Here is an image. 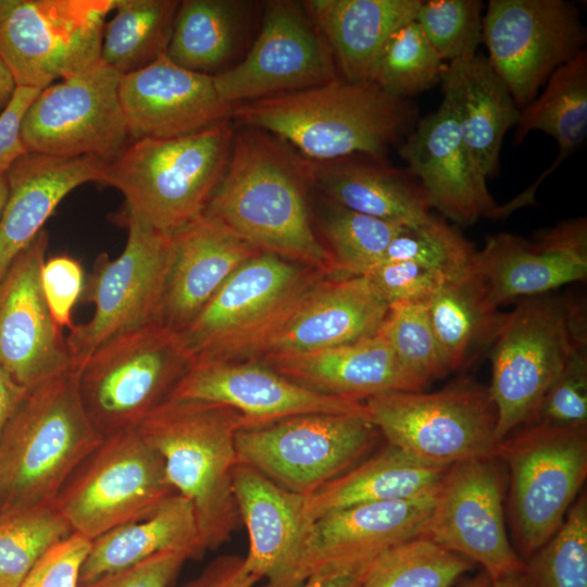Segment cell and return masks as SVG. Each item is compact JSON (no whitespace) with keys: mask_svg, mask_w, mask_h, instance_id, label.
Returning a JSON list of instances; mask_svg holds the SVG:
<instances>
[{"mask_svg":"<svg viewBox=\"0 0 587 587\" xmlns=\"http://www.w3.org/2000/svg\"><path fill=\"white\" fill-rule=\"evenodd\" d=\"M422 0H308L302 5L329 46L340 76L371 80L388 37L415 18Z\"/></svg>","mask_w":587,"mask_h":587,"instance_id":"obj_32","label":"cell"},{"mask_svg":"<svg viewBox=\"0 0 587 587\" xmlns=\"http://www.w3.org/2000/svg\"><path fill=\"white\" fill-rule=\"evenodd\" d=\"M302 161L310 184L345 208L404 227L432 215L430 201L417 178L385 159L354 154L326 162Z\"/></svg>","mask_w":587,"mask_h":587,"instance_id":"obj_30","label":"cell"},{"mask_svg":"<svg viewBox=\"0 0 587 587\" xmlns=\"http://www.w3.org/2000/svg\"><path fill=\"white\" fill-rule=\"evenodd\" d=\"M9 196V184L5 174H0V220Z\"/></svg>","mask_w":587,"mask_h":587,"instance_id":"obj_59","label":"cell"},{"mask_svg":"<svg viewBox=\"0 0 587 587\" xmlns=\"http://www.w3.org/2000/svg\"><path fill=\"white\" fill-rule=\"evenodd\" d=\"M446 66L414 18L385 41L371 82L390 96L408 99L440 83Z\"/></svg>","mask_w":587,"mask_h":587,"instance_id":"obj_41","label":"cell"},{"mask_svg":"<svg viewBox=\"0 0 587 587\" xmlns=\"http://www.w3.org/2000/svg\"><path fill=\"white\" fill-rule=\"evenodd\" d=\"M232 118L294 147L302 159L326 162L354 154L385 159L417 123L407 99L371 80L339 77L324 85L237 104Z\"/></svg>","mask_w":587,"mask_h":587,"instance_id":"obj_2","label":"cell"},{"mask_svg":"<svg viewBox=\"0 0 587 587\" xmlns=\"http://www.w3.org/2000/svg\"><path fill=\"white\" fill-rule=\"evenodd\" d=\"M242 2L184 0L176 12L166 57L175 64L209 74L226 62L240 26Z\"/></svg>","mask_w":587,"mask_h":587,"instance_id":"obj_38","label":"cell"},{"mask_svg":"<svg viewBox=\"0 0 587 587\" xmlns=\"http://www.w3.org/2000/svg\"><path fill=\"white\" fill-rule=\"evenodd\" d=\"M173 240L162 322L182 332L226 279L260 251L207 214L173 234Z\"/></svg>","mask_w":587,"mask_h":587,"instance_id":"obj_26","label":"cell"},{"mask_svg":"<svg viewBox=\"0 0 587 587\" xmlns=\"http://www.w3.org/2000/svg\"><path fill=\"white\" fill-rule=\"evenodd\" d=\"M48 245L42 228L0 279V366L26 390L75 367L41 289Z\"/></svg>","mask_w":587,"mask_h":587,"instance_id":"obj_20","label":"cell"},{"mask_svg":"<svg viewBox=\"0 0 587 587\" xmlns=\"http://www.w3.org/2000/svg\"><path fill=\"white\" fill-rule=\"evenodd\" d=\"M341 77L333 52L302 3L265 4L262 27L246 58L213 75L220 98L243 103Z\"/></svg>","mask_w":587,"mask_h":587,"instance_id":"obj_18","label":"cell"},{"mask_svg":"<svg viewBox=\"0 0 587 587\" xmlns=\"http://www.w3.org/2000/svg\"><path fill=\"white\" fill-rule=\"evenodd\" d=\"M117 0H0V57L21 87L42 90L101 61Z\"/></svg>","mask_w":587,"mask_h":587,"instance_id":"obj_14","label":"cell"},{"mask_svg":"<svg viewBox=\"0 0 587 587\" xmlns=\"http://www.w3.org/2000/svg\"><path fill=\"white\" fill-rule=\"evenodd\" d=\"M363 402L388 445L432 465L491 457L497 445V411L488 387L470 378L432 392L394 391Z\"/></svg>","mask_w":587,"mask_h":587,"instance_id":"obj_10","label":"cell"},{"mask_svg":"<svg viewBox=\"0 0 587 587\" xmlns=\"http://www.w3.org/2000/svg\"><path fill=\"white\" fill-rule=\"evenodd\" d=\"M483 11L480 0H422L415 22L439 58L450 63L478 53Z\"/></svg>","mask_w":587,"mask_h":587,"instance_id":"obj_46","label":"cell"},{"mask_svg":"<svg viewBox=\"0 0 587 587\" xmlns=\"http://www.w3.org/2000/svg\"><path fill=\"white\" fill-rule=\"evenodd\" d=\"M482 42L490 65L523 109L558 67L585 49L586 30L569 1L489 0Z\"/></svg>","mask_w":587,"mask_h":587,"instance_id":"obj_16","label":"cell"},{"mask_svg":"<svg viewBox=\"0 0 587 587\" xmlns=\"http://www.w3.org/2000/svg\"><path fill=\"white\" fill-rule=\"evenodd\" d=\"M121 77L99 61L40 90L21 123L27 152L114 158L130 140L118 96Z\"/></svg>","mask_w":587,"mask_h":587,"instance_id":"obj_15","label":"cell"},{"mask_svg":"<svg viewBox=\"0 0 587 587\" xmlns=\"http://www.w3.org/2000/svg\"><path fill=\"white\" fill-rule=\"evenodd\" d=\"M371 563L353 571L329 572L313 575L304 580L299 587H360Z\"/></svg>","mask_w":587,"mask_h":587,"instance_id":"obj_54","label":"cell"},{"mask_svg":"<svg viewBox=\"0 0 587 587\" xmlns=\"http://www.w3.org/2000/svg\"><path fill=\"white\" fill-rule=\"evenodd\" d=\"M426 307L451 372L471 366L492 348L507 315L470 270L446 280Z\"/></svg>","mask_w":587,"mask_h":587,"instance_id":"obj_35","label":"cell"},{"mask_svg":"<svg viewBox=\"0 0 587 587\" xmlns=\"http://www.w3.org/2000/svg\"><path fill=\"white\" fill-rule=\"evenodd\" d=\"M261 578L246 565L245 557L221 555L193 579L179 587H253Z\"/></svg>","mask_w":587,"mask_h":587,"instance_id":"obj_53","label":"cell"},{"mask_svg":"<svg viewBox=\"0 0 587 587\" xmlns=\"http://www.w3.org/2000/svg\"><path fill=\"white\" fill-rule=\"evenodd\" d=\"M174 494L161 455L132 429L104 437L53 503L74 533L92 540L150 516Z\"/></svg>","mask_w":587,"mask_h":587,"instance_id":"obj_13","label":"cell"},{"mask_svg":"<svg viewBox=\"0 0 587 587\" xmlns=\"http://www.w3.org/2000/svg\"><path fill=\"white\" fill-rule=\"evenodd\" d=\"M461 587H492V579L487 573L482 571L479 574L466 580Z\"/></svg>","mask_w":587,"mask_h":587,"instance_id":"obj_58","label":"cell"},{"mask_svg":"<svg viewBox=\"0 0 587 587\" xmlns=\"http://www.w3.org/2000/svg\"><path fill=\"white\" fill-rule=\"evenodd\" d=\"M187 560L184 551L165 550L78 587H168Z\"/></svg>","mask_w":587,"mask_h":587,"instance_id":"obj_51","label":"cell"},{"mask_svg":"<svg viewBox=\"0 0 587 587\" xmlns=\"http://www.w3.org/2000/svg\"><path fill=\"white\" fill-rule=\"evenodd\" d=\"M40 284L54 323L61 329L66 327L70 330L74 326L73 309L84 291L83 266L67 254L50 257L41 266Z\"/></svg>","mask_w":587,"mask_h":587,"instance_id":"obj_49","label":"cell"},{"mask_svg":"<svg viewBox=\"0 0 587 587\" xmlns=\"http://www.w3.org/2000/svg\"><path fill=\"white\" fill-rule=\"evenodd\" d=\"M440 83L475 164L486 178L494 176L504 135L516 125L521 109L482 53L448 63Z\"/></svg>","mask_w":587,"mask_h":587,"instance_id":"obj_31","label":"cell"},{"mask_svg":"<svg viewBox=\"0 0 587 587\" xmlns=\"http://www.w3.org/2000/svg\"><path fill=\"white\" fill-rule=\"evenodd\" d=\"M475 251L460 232L430 215L415 226L404 227L391 240L379 263L412 261L451 279L469 270Z\"/></svg>","mask_w":587,"mask_h":587,"instance_id":"obj_45","label":"cell"},{"mask_svg":"<svg viewBox=\"0 0 587 587\" xmlns=\"http://www.w3.org/2000/svg\"><path fill=\"white\" fill-rule=\"evenodd\" d=\"M73 367L28 389L0 435V512L54 502L101 444Z\"/></svg>","mask_w":587,"mask_h":587,"instance_id":"obj_4","label":"cell"},{"mask_svg":"<svg viewBox=\"0 0 587 587\" xmlns=\"http://www.w3.org/2000/svg\"><path fill=\"white\" fill-rule=\"evenodd\" d=\"M587 344L583 300L545 294L521 299L507 313L490 349L489 394L497 411V444L535 422L541 401L571 353Z\"/></svg>","mask_w":587,"mask_h":587,"instance_id":"obj_6","label":"cell"},{"mask_svg":"<svg viewBox=\"0 0 587 587\" xmlns=\"http://www.w3.org/2000/svg\"><path fill=\"white\" fill-rule=\"evenodd\" d=\"M469 270L501 307L549 294L587 277V220L579 216L540 232L534 240L511 233L489 236Z\"/></svg>","mask_w":587,"mask_h":587,"instance_id":"obj_22","label":"cell"},{"mask_svg":"<svg viewBox=\"0 0 587 587\" xmlns=\"http://www.w3.org/2000/svg\"><path fill=\"white\" fill-rule=\"evenodd\" d=\"M449 467L422 462L388 445L305 497L309 521L355 504L411 499L435 490Z\"/></svg>","mask_w":587,"mask_h":587,"instance_id":"obj_34","label":"cell"},{"mask_svg":"<svg viewBox=\"0 0 587 587\" xmlns=\"http://www.w3.org/2000/svg\"><path fill=\"white\" fill-rule=\"evenodd\" d=\"M509 472L514 548L525 561L559 529L587 476V425L535 422L492 452Z\"/></svg>","mask_w":587,"mask_h":587,"instance_id":"obj_9","label":"cell"},{"mask_svg":"<svg viewBox=\"0 0 587 587\" xmlns=\"http://www.w3.org/2000/svg\"><path fill=\"white\" fill-rule=\"evenodd\" d=\"M473 567L466 558L416 537L378 555L360 587H451Z\"/></svg>","mask_w":587,"mask_h":587,"instance_id":"obj_40","label":"cell"},{"mask_svg":"<svg viewBox=\"0 0 587 587\" xmlns=\"http://www.w3.org/2000/svg\"><path fill=\"white\" fill-rule=\"evenodd\" d=\"M118 96L130 141L189 135L232 118L237 107L220 98L213 75L184 68L166 53L122 75Z\"/></svg>","mask_w":587,"mask_h":587,"instance_id":"obj_23","label":"cell"},{"mask_svg":"<svg viewBox=\"0 0 587 587\" xmlns=\"http://www.w3.org/2000/svg\"><path fill=\"white\" fill-rule=\"evenodd\" d=\"M89 547V539L73 533L37 562L21 587H78Z\"/></svg>","mask_w":587,"mask_h":587,"instance_id":"obj_50","label":"cell"},{"mask_svg":"<svg viewBox=\"0 0 587 587\" xmlns=\"http://www.w3.org/2000/svg\"><path fill=\"white\" fill-rule=\"evenodd\" d=\"M179 2L117 0L103 28L101 61L127 75L165 54Z\"/></svg>","mask_w":587,"mask_h":587,"instance_id":"obj_37","label":"cell"},{"mask_svg":"<svg viewBox=\"0 0 587 587\" xmlns=\"http://www.w3.org/2000/svg\"><path fill=\"white\" fill-rule=\"evenodd\" d=\"M26 391L0 366V435Z\"/></svg>","mask_w":587,"mask_h":587,"instance_id":"obj_55","label":"cell"},{"mask_svg":"<svg viewBox=\"0 0 587 587\" xmlns=\"http://www.w3.org/2000/svg\"><path fill=\"white\" fill-rule=\"evenodd\" d=\"M128 229L122 253H100L85 280L82 299L95 305L92 317L65 338L75 367L109 339L162 322L166 278L174 252L173 235L123 213Z\"/></svg>","mask_w":587,"mask_h":587,"instance_id":"obj_11","label":"cell"},{"mask_svg":"<svg viewBox=\"0 0 587 587\" xmlns=\"http://www.w3.org/2000/svg\"><path fill=\"white\" fill-rule=\"evenodd\" d=\"M533 587H587V497L580 495L554 535L525 561Z\"/></svg>","mask_w":587,"mask_h":587,"instance_id":"obj_44","label":"cell"},{"mask_svg":"<svg viewBox=\"0 0 587 587\" xmlns=\"http://www.w3.org/2000/svg\"><path fill=\"white\" fill-rule=\"evenodd\" d=\"M535 422L559 426L587 425V344L571 353L545 395Z\"/></svg>","mask_w":587,"mask_h":587,"instance_id":"obj_47","label":"cell"},{"mask_svg":"<svg viewBox=\"0 0 587 587\" xmlns=\"http://www.w3.org/2000/svg\"><path fill=\"white\" fill-rule=\"evenodd\" d=\"M241 426V415L227 405L167 398L137 427L161 455L175 491L191 502L205 551L226 542L240 521L233 477Z\"/></svg>","mask_w":587,"mask_h":587,"instance_id":"obj_3","label":"cell"},{"mask_svg":"<svg viewBox=\"0 0 587 587\" xmlns=\"http://www.w3.org/2000/svg\"><path fill=\"white\" fill-rule=\"evenodd\" d=\"M379 432L365 412L309 413L237 430L238 463L308 497L353 467Z\"/></svg>","mask_w":587,"mask_h":587,"instance_id":"obj_12","label":"cell"},{"mask_svg":"<svg viewBox=\"0 0 587 587\" xmlns=\"http://www.w3.org/2000/svg\"><path fill=\"white\" fill-rule=\"evenodd\" d=\"M332 272L260 252L240 265L180 333L195 360H249Z\"/></svg>","mask_w":587,"mask_h":587,"instance_id":"obj_7","label":"cell"},{"mask_svg":"<svg viewBox=\"0 0 587 587\" xmlns=\"http://www.w3.org/2000/svg\"><path fill=\"white\" fill-rule=\"evenodd\" d=\"M16 88L17 84L13 77V74L3 59L0 57V114L9 105Z\"/></svg>","mask_w":587,"mask_h":587,"instance_id":"obj_56","label":"cell"},{"mask_svg":"<svg viewBox=\"0 0 587 587\" xmlns=\"http://www.w3.org/2000/svg\"><path fill=\"white\" fill-rule=\"evenodd\" d=\"M191 363L180 333L153 323L102 344L78 369L84 408L103 436L137 429Z\"/></svg>","mask_w":587,"mask_h":587,"instance_id":"obj_8","label":"cell"},{"mask_svg":"<svg viewBox=\"0 0 587 587\" xmlns=\"http://www.w3.org/2000/svg\"><path fill=\"white\" fill-rule=\"evenodd\" d=\"M534 130L551 136L558 143L554 162L524 191L534 199L541 182L573 154L587 137V50L558 67L545 84V89L521 109L514 145H520Z\"/></svg>","mask_w":587,"mask_h":587,"instance_id":"obj_36","label":"cell"},{"mask_svg":"<svg viewBox=\"0 0 587 587\" xmlns=\"http://www.w3.org/2000/svg\"><path fill=\"white\" fill-rule=\"evenodd\" d=\"M388 310L363 276L324 277L249 360L316 351L372 337L380 330Z\"/></svg>","mask_w":587,"mask_h":587,"instance_id":"obj_25","label":"cell"},{"mask_svg":"<svg viewBox=\"0 0 587 587\" xmlns=\"http://www.w3.org/2000/svg\"><path fill=\"white\" fill-rule=\"evenodd\" d=\"M492 587H533L525 570L492 580Z\"/></svg>","mask_w":587,"mask_h":587,"instance_id":"obj_57","label":"cell"},{"mask_svg":"<svg viewBox=\"0 0 587 587\" xmlns=\"http://www.w3.org/2000/svg\"><path fill=\"white\" fill-rule=\"evenodd\" d=\"M302 158L276 137L248 127L234 136L226 168L203 214L260 252L335 275L332 254L309 215Z\"/></svg>","mask_w":587,"mask_h":587,"instance_id":"obj_1","label":"cell"},{"mask_svg":"<svg viewBox=\"0 0 587 587\" xmlns=\"http://www.w3.org/2000/svg\"><path fill=\"white\" fill-rule=\"evenodd\" d=\"M73 533L53 502L0 512V587H21L37 562Z\"/></svg>","mask_w":587,"mask_h":587,"instance_id":"obj_39","label":"cell"},{"mask_svg":"<svg viewBox=\"0 0 587 587\" xmlns=\"http://www.w3.org/2000/svg\"><path fill=\"white\" fill-rule=\"evenodd\" d=\"M168 398L216 402L254 427L309 413L365 412L362 401L309 389L258 360H195Z\"/></svg>","mask_w":587,"mask_h":587,"instance_id":"obj_21","label":"cell"},{"mask_svg":"<svg viewBox=\"0 0 587 587\" xmlns=\"http://www.w3.org/2000/svg\"><path fill=\"white\" fill-rule=\"evenodd\" d=\"M234 136L227 118L185 136L129 141L107 161L100 183L124 196V213L173 235L203 215Z\"/></svg>","mask_w":587,"mask_h":587,"instance_id":"obj_5","label":"cell"},{"mask_svg":"<svg viewBox=\"0 0 587 587\" xmlns=\"http://www.w3.org/2000/svg\"><path fill=\"white\" fill-rule=\"evenodd\" d=\"M361 276L388 305L427 303L448 280L440 272L412 261L378 263Z\"/></svg>","mask_w":587,"mask_h":587,"instance_id":"obj_48","label":"cell"},{"mask_svg":"<svg viewBox=\"0 0 587 587\" xmlns=\"http://www.w3.org/2000/svg\"><path fill=\"white\" fill-rule=\"evenodd\" d=\"M438 487L415 498L355 504L313 520L279 587H299L313 575L363 567L386 550L420 537Z\"/></svg>","mask_w":587,"mask_h":587,"instance_id":"obj_19","label":"cell"},{"mask_svg":"<svg viewBox=\"0 0 587 587\" xmlns=\"http://www.w3.org/2000/svg\"><path fill=\"white\" fill-rule=\"evenodd\" d=\"M400 143L399 154L425 189L432 208L463 226L491 218L497 203L446 99L435 112L419 120Z\"/></svg>","mask_w":587,"mask_h":587,"instance_id":"obj_24","label":"cell"},{"mask_svg":"<svg viewBox=\"0 0 587 587\" xmlns=\"http://www.w3.org/2000/svg\"><path fill=\"white\" fill-rule=\"evenodd\" d=\"M39 89L17 86L12 100L0 114V174L24 155L27 150L21 135V123Z\"/></svg>","mask_w":587,"mask_h":587,"instance_id":"obj_52","label":"cell"},{"mask_svg":"<svg viewBox=\"0 0 587 587\" xmlns=\"http://www.w3.org/2000/svg\"><path fill=\"white\" fill-rule=\"evenodd\" d=\"M165 550L203 555L193 507L179 494L170 497L150 516L116 526L90 540L80 566L79 583L87 584Z\"/></svg>","mask_w":587,"mask_h":587,"instance_id":"obj_33","label":"cell"},{"mask_svg":"<svg viewBox=\"0 0 587 587\" xmlns=\"http://www.w3.org/2000/svg\"><path fill=\"white\" fill-rule=\"evenodd\" d=\"M108 160L26 152L5 172L9 196L0 220V279L75 188L101 180Z\"/></svg>","mask_w":587,"mask_h":587,"instance_id":"obj_29","label":"cell"},{"mask_svg":"<svg viewBox=\"0 0 587 587\" xmlns=\"http://www.w3.org/2000/svg\"><path fill=\"white\" fill-rule=\"evenodd\" d=\"M233 489L239 519L247 528V567L279 587L294 569L311 521L305 497L288 491L245 464L236 465Z\"/></svg>","mask_w":587,"mask_h":587,"instance_id":"obj_27","label":"cell"},{"mask_svg":"<svg viewBox=\"0 0 587 587\" xmlns=\"http://www.w3.org/2000/svg\"><path fill=\"white\" fill-rule=\"evenodd\" d=\"M380 333L403 370L422 389L451 372L432 327L426 303L390 304Z\"/></svg>","mask_w":587,"mask_h":587,"instance_id":"obj_43","label":"cell"},{"mask_svg":"<svg viewBox=\"0 0 587 587\" xmlns=\"http://www.w3.org/2000/svg\"><path fill=\"white\" fill-rule=\"evenodd\" d=\"M322 228L334 261L335 275L361 276L379 263L391 240L404 226L328 200Z\"/></svg>","mask_w":587,"mask_h":587,"instance_id":"obj_42","label":"cell"},{"mask_svg":"<svg viewBox=\"0 0 587 587\" xmlns=\"http://www.w3.org/2000/svg\"><path fill=\"white\" fill-rule=\"evenodd\" d=\"M257 360L309 389L350 400L423 390L403 370L380 330L344 346Z\"/></svg>","mask_w":587,"mask_h":587,"instance_id":"obj_28","label":"cell"},{"mask_svg":"<svg viewBox=\"0 0 587 587\" xmlns=\"http://www.w3.org/2000/svg\"><path fill=\"white\" fill-rule=\"evenodd\" d=\"M499 469L492 455L451 465L420 535L480 565L492 580L525 570L507 532Z\"/></svg>","mask_w":587,"mask_h":587,"instance_id":"obj_17","label":"cell"}]
</instances>
